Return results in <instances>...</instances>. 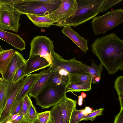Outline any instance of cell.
I'll return each mask as SVG.
<instances>
[{"label": "cell", "instance_id": "obj_40", "mask_svg": "<svg viewBox=\"0 0 123 123\" xmlns=\"http://www.w3.org/2000/svg\"><path fill=\"white\" fill-rule=\"evenodd\" d=\"M83 98H86V95L84 92H82L80 95Z\"/></svg>", "mask_w": 123, "mask_h": 123}, {"label": "cell", "instance_id": "obj_49", "mask_svg": "<svg viewBox=\"0 0 123 123\" xmlns=\"http://www.w3.org/2000/svg\"></svg>", "mask_w": 123, "mask_h": 123}, {"label": "cell", "instance_id": "obj_43", "mask_svg": "<svg viewBox=\"0 0 123 123\" xmlns=\"http://www.w3.org/2000/svg\"><path fill=\"white\" fill-rule=\"evenodd\" d=\"M33 123H39V121L37 120V119Z\"/></svg>", "mask_w": 123, "mask_h": 123}, {"label": "cell", "instance_id": "obj_45", "mask_svg": "<svg viewBox=\"0 0 123 123\" xmlns=\"http://www.w3.org/2000/svg\"><path fill=\"white\" fill-rule=\"evenodd\" d=\"M20 123H29L27 121L24 120L23 121H22V122Z\"/></svg>", "mask_w": 123, "mask_h": 123}, {"label": "cell", "instance_id": "obj_37", "mask_svg": "<svg viewBox=\"0 0 123 123\" xmlns=\"http://www.w3.org/2000/svg\"><path fill=\"white\" fill-rule=\"evenodd\" d=\"M24 120V116L22 112H21L17 117L14 120L12 121L13 123H20Z\"/></svg>", "mask_w": 123, "mask_h": 123}, {"label": "cell", "instance_id": "obj_23", "mask_svg": "<svg viewBox=\"0 0 123 123\" xmlns=\"http://www.w3.org/2000/svg\"><path fill=\"white\" fill-rule=\"evenodd\" d=\"M103 68V66L101 64L98 65L93 61H92L90 66L85 64L84 68L90 74L91 78L92 83L95 84V80L97 77L101 78V74Z\"/></svg>", "mask_w": 123, "mask_h": 123}, {"label": "cell", "instance_id": "obj_27", "mask_svg": "<svg viewBox=\"0 0 123 123\" xmlns=\"http://www.w3.org/2000/svg\"><path fill=\"white\" fill-rule=\"evenodd\" d=\"M91 86L80 85L75 84L69 82L66 86L65 92H80L87 91L91 89Z\"/></svg>", "mask_w": 123, "mask_h": 123}, {"label": "cell", "instance_id": "obj_13", "mask_svg": "<svg viewBox=\"0 0 123 123\" xmlns=\"http://www.w3.org/2000/svg\"><path fill=\"white\" fill-rule=\"evenodd\" d=\"M62 33L69 38L83 51L86 53L88 50L87 40L82 37L76 31L69 26L63 27L62 30Z\"/></svg>", "mask_w": 123, "mask_h": 123}, {"label": "cell", "instance_id": "obj_12", "mask_svg": "<svg viewBox=\"0 0 123 123\" xmlns=\"http://www.w3.org/2000/svg\"><path fill=\"white\" fill-rule=\"evenodd\" d=\"M26 60L22 54L16 51L7 70L2 78L8 81H12L14 76L18 70L25 64Z\"/></svg>", "mask_w": 123, "mask_h": 123}, {"label": "cell", "instance_id": "obj_24", "mask_svg": "<svg viewBox=\"0 0 123 123\" xmlns=\"http://www.w3.org/2000/svg\"><path fill=\"white\" fill-rule=\"evenodd\" d=\"M68 75H61L57 72L51 73L46 85L49 84L62 85L66 86L69 83Z\"/></svg>", "mask_w": 123, "mask_h": 123}, {"label": "cell", "instance_id": "obj_3", "mask_svg": "<svg viewBox=\"0 0 123 123\" xmlns=\"http://www.w3.org/2000/svg\"><path fill=\"white\" fill-rule=\"evenodd\" d=\"M66 87L52 84L46 85L35 98L37 105L42 109L54 106L66 96Z\"/></svg>", "mask_w": 123, "mask_h": 123}, {"label": "cell", "instance_id": "obj_39", "mask_svg": "<svg viewBox=\"0 0 123 123\" xmlns=\"http://www.w3.org/2000/svg\"><path fill=\"white\" fill-rule=\"evenodd\" d=\"M83 98L81 95L78 97V104L80 106H81L83 104Z\"/></svg>", "mask_w": 123, "mask_h": 123}, {"label": "cell", "instance_id": "obj_7", "mask_svg": "<svg viewBox=\"0 0 123 123\" xmlns=\"http://www.w3.org/2000/svg\"><path fill=\"white\" fill-rule=\"evenodd\" d=\"M29 55H38L52 63V54L55 51L54 45L50 39L46 36H37L31 40Z\"/></svg>", "mask_w": 123, "mask_h": 123}, {"label": "cell", "instance_id": "obj_34", "mask_svg": "<svg viewBox=\"0 0 123 123\" xmlns=\"http://www.w3.org/2000/svg\"><path fill=\"white\" fill-rule=\"evenodd\" d=\"M25 64L23 65L16 72L12 80L13 83L17 82L20 80L25 77L24 70Z\"/></svg>", "mask_w": 123, "mask_h": 123}, {"label": "cell", "instance_id": "obj_29", "mask_svg": "<svg viewBox=\"0 0 123 123\" xmlns=\"http://www.w3.org/2000/svg\"><path fill=\"white\" fill-rule=\"evenodd\" d=\"M84 116L83 109L78 110L75 109L71 115L69 123H78L82 120Z\"/></svg>", "mask_w": 123, "mask_h": 123}, {"label": "cell", "instance_id": "obj_9", "mask_svg": "<svg viewBox=\"0 0 123 123\" xmlns=\"http://www.w3.org/2000/svg\"><path fill=\"white\" fill-rule=\"evenodd\" d=\"M12 5L23 14L45 16L40 9L37 0H15Z\"/></svg>", "mask_w": 123, "mask_h": 123}, {"label": "cell", "instance_id": "obj_42", "mask_svg": "<svg viewBox=\"0 0 123 123\" xmlns=\"http://www.w3.org/2000/svg\"><path fill=\"white\" fill-rule=\"evenodd\" d=\"M4 50L0 45V53L2 52Z\"/></svg>", "mask_w": 123, "mask_h": 123}, {"label": "cell", "instance_id": "obj_41", "mask_svg": "<svg viewBox=\"0 0 123 123\" xmlns=\"http://www.w3.org/2000/svg\"><path fill=\"white\" fill-rule=\"evenodd\" d=\"M5 123H13V122L11 120H8Z\"/></svg>", "mask_w": 123, "mask_h": 123}, {"label": "cell", "instance_id": "obj_19", "mask_svg": "<svg viewBox=\"0 0 123 123\" xmlns=\"http://www.w3.org/2000/svg\"><path fill=\"white\" fill-rule=\"evenodd\" d=\"M69 83H72L80 85L91 86V78L88 72L69 74Z\"/></svg>", "mask_w": 123, "mask_h": 123}, {"label": "cell", "instance_id": "obj_11", "mask_svg": "<svg viewBox=\"0 0 123 123\" xmlns=\"http://www.w3.org/2000/svg\"><path fill=\"white\" fill-rule=\"evenodd\" d=\"M24 78L20 79L15 83L12 82L8 99L2 112L1 123L9 115L15 98L23 84Z\"/></svg>", "mask_w": 123, "mask_h": 123}, {"label": "cell", "instance_id": "obj_36", "mask_svg": "<svg viewBox=\"0 0 123 123\" xmlns=\"http://www.w3.org/2000/svg\"><path fill=\"white\" fill-rule=\"evenodd\" d=\"M114 123H123V109H121L119 113L116 116Z\"/></svg>", "mask_w": 123, "mask_h": 123}, {"label": "cell", "instance_id": "obj_15", "mask_svg": "<svg viewBox=\"0 0 123 123\" xmlns=\"http://www.w3.org/2000/svg\"><path fill=\"white\" fill-rule=\"evenodd\" d=\"M39 74L38 78L28 94L34 98L46 85L51 72L48 68L43 69Z\"/></svg>", "mask_w": 123, "mask_h": 123}, {"label": "cell", "instance_id": "obj_10", "mask_svg": "<svg viewBox=\"0 0 123 123\" xmlns=\"http://www.w3.org/2000/svg\"><path fill=\"white\" fill-rule=\"evenodd\" d=\"M24 70L25 76L36 71L49 67L50 64L45 58L38 55H29Z\"/></svg>", "mask_w": 123, "mask_h": 123}, {"label": "cell", "instance_id": "obj_32", "mask_svg": "<svg viewBox=\"0 0 123 123\" xmlns=\"http://www.w3.org/2000/svg\"><path fill=\"white\" fill-rule=\"evenodd\" d=\"M104 109V108H100L92 111L91 113L85 116H84L82 120H91L93 121L97 116L102 114V112Z\"/></svg>", "mask_w": 123, "mask_h": 123}, {"label": "cell", "instance_id": "obj_4", "mask_svg": "<svg viewBox=\"0 0 123 123\" xmlns=\"http://www.w3.org/2000/svg\"><path fill=\"white\" fill-rule=\"evenodd\" d=\"M123 22V9L119 8L95 17L91 22L94 34H105L108 30Z\"/></svg>", "mask_w": 123, "mask_h": 123}, {"label": "cell", "instance_id": "obj_20", "mask_svg": "<svg viewBox=\"0 0 123 123\" xmlns=\"http://www.w3.org/2000/svg\"><path fill=\"white\" fill-rule=\"evenodd\" d=\"M13 49L4 50L0 53V73L4 75L15 53Z\"/></svg>", "mask_w": 123, "mask_h": 123}, {"label": "cell", "instance_id": "obj_8", "mask_svg": "<svg viewBox=\"0 0 123 123\" xmlns=\"http://www.w3.org/2000/svg\"><path fill=\"white\" fill-rule=\"evenodd\" d=\"M77 5L76 0H61L59 6L48 17L56 23L63 21L75 14Z\"/></svg>", "mask_w": 123, "mask_h": 123}, {"label": "cell", "instance_id": "obj_31", "mask_svg": "<svg viewBox=\"0 0 123 123\" xmlns=\"http://www.w3.org/2000/svg\"><path fill=\"white\" fill-rule=\"evenodd\" d=\"M122 0H105L100 9L99 13L107 11L108 9Z\"/></svg>", "mask_w": 123, "mask_h": 123}, {"label": "cell", "instance_id": "obj_22", "mask_svg": "<svg viewBox=\"0 0 123 123\" xmlns=\"http://www.w3.org/2000/svg\"><path fill=\"white\" fill-rule=\"evenodd\" d=\"M12 82L2 78L0 87V110H3L5 106Z\"/></svg>", "mask_w": 123, "mask_h": 123}, {"label": "cell", "instance_id": "obj_1", "mask_svg": "<svg viewBox=\"0 0 123 123\" xmlns=\"http://www.w3.org/2000/svg\"><path fill=\"white\" fill-rule=\"evenodd\" d=\"M92 52L109 74L123 69V40L112 33L96 39L91 45Z\"/></svg>", "mask_w": 123, "mask_h": 123}, {"label": "cell", "instance_id": "obj_30", "mask_svg": "<svg viewBox=\"0 0 123 123\" xmlns=\"http://www.w3.org/2000/svg\"><path fill=\"white\" fill-rule=\"evenodd\" d=\"M32 103L30 97L28 95H26L23 98L21 110L24 115V121H25L29 108Z\"/></svg>", "mask_w": 123, "mask_h": 123}, {"label": "cell", "instance_id": "obj_48", "mask_svg": "<svg viewBox=\"0 0 123 123\" xmlns=\"http://www.w3.org/2000/svg\"></svg>", "mask_w": 123, "mask_h": 123}, {"label": "cell", "instance_id": "obj_38", "mask_svg": "<svg viewBox=\"0 0 123 123\" xmlns=\"http://www.w3.org/2000/svg\"><path fill=\"white\" fill-rule=\"evenodd\" d=\"M92 111V109L89 106H86L84 109H83L84 116H85L91 113Z\"/></svg>", "mask_w": 123, "mask_h": 123}, {"label": "cell", "instance_id": "obj_47", "mask_svg": "<svg viewBox=\"0 0 123 123\" xmlns=\"http://www.w3.org/2000/svg\"><path fill=\"white\" fill-rule=\"evenodd\" d=\"M48 123H52L51 121L49 120Z\"/></svg>", "mask_w": 123, "mask_h": 123}, {"label": "cell", "instance_id": "obj_14", "mask_svg": "<svg viewBox=\"0 0 123 123\" xmlns=\"http://www.w3.org/2000/svg\"><path fill=\"white\" fill-rule=\"evenodd\" d=\"M0 39L22 51L25 48L26 43L24 40L17 34L0 29Z\"/></svg>", "mask_w": 123, "mask_h": 123}, {"label": "cell", "instance_id": "obj_28", "mask_svg": "<svg viewBox=\"0 0 123 123\" xmlns=\"http://www.w3.org/2000/svg\"><path fill=\"white\" fill-rule=\"evenodd\" d=\"M38 113L32 103L29 109L25 121L29 123H33L37 119Z\"/></svg>", "mask_w": 123, "mask_h": 123}, {"label": "cell", "instance_id": "obj_5", "mask_svg": "<svg viewBox=\"0 0 123 123\" xmlns=\"http://www.w3.org/2000/svg\"><path fill=\"white\" fill-rule=\"evenodd\" d=\"M22 14L12 5L0 3V29L17 32L20 25V17Z\"/></svg>", "mask_w": 123, "mask_h": 123}, {"label": "cell", "instance_id": "obj_17", "mask_svg": "<svg viewBox=\"0 0 123 123\" xmlns=\"http://www.w3.org/2000/svg\"><path fill=\"white\" fill-rule=\"evenodd\" d=\"M39 75V73L30 74L26 76L24 79L23 85L18 92L14 102L21 100L26 95H28L38 78Z\"/></svg>", "mask_w": 123, "mask_h": 123}, {"label": "cell", "instance_id": "obj_18", "mask_svg": "<svg viewBox=\"0 0 123 123\" xmlns=\"http://www.w3.org/2000/svg\"><path fill=\"white\" fill-rule=\"evenodd\" d=\"M40 9L45 16L48 17L56 10L61 3V0H37Z\"/></svg>", "mask_w": 123, "mask_h": 123}, {"label": "cell", "instance_id": "obj_35", "mask_svg": "<svg viewBox=\"0 0 123 123\" xmlns=\"http://www.w3.org/2000/svg\"><path fill=\"white\" fill-rule=\"evenodd\" d=\"M23 100V99L17 102H14L9 114L14 115L20 113L22 110Z\"/></svg>", "mask_w": 123, "mask_h": 123}, {"label": "cell", "instance_id": "obj_44", "mask_svg": "<svg viewBox=\"0 0 123 123\" xmlns=\"http://www.w3.org/2000/svg\"><path fill=\"white\" fill-rule=\"evenodd\" d=\"M2 111V110H0V118Z\"/></svg>", "mask_w": 123, "mask_h": 123}, {"label": "cell", "instance_id": "obj_33", "mask_svg": "<svg viewBox=\"0 0 123 123\" xmlns=\"http://www.w3.org/2000/svg\"><path fill=\"white\" fill-rule=\"evenodd\" d=\"M50 111H47L38 113L37 119L39 123H48L50 120Z\"/></svg>", "mask_w": 123, "mask_h": 123}, {"label": "cell", "instance_id": "obj_21", "mask_svg": "<svg viewBox=\"0 0 123 123\" xmlns=\"http://www.w3.org/2000/svg\"><path fill=\"white\" fill-rule=\"evenodd\" d=\"M27 17L35 25L39 27L49 28L56 23L48 17L26 14Z\"/></svg>", "mask_w": 123, "mask_h": 123}, {"label": "cell", "instance_id": "obj_6", "mask_svg": "<svg viewBox=\"0 0 123 123\" xmlns=\"http://www.w3.org/2000/svg\"><path fill=\"white\" fill-rule=\"evenodd\" d=\"M84 65L85 64L75 57L65 59L54 51L52 55V63L48 68L51 72L62 69L69 74L79 73L87 72L84 68Z\"/></svg>", "mask_w": 123, "mask_h": 123}, {"label": "cell", "instance_id": "obj_46", "mask_svg": "<svg viewBox=\"0 0 123 123\" xmlns=\"http://www.w3.org/2000/svg\"><path fill=\"white\" fill-rule=\"evenodd\" d=\"M2 78H1L0 79V86L1 84V82L2 80Z\"/></svg>", "mask_w": 123, "mask_h": 123}, {"label": "cell", "instance_id": "obj_25", "mask_svg": "<svg viewBox=\"0 0 123 123\" xmlns=\"http://www.w3.org/2000/svg\"><path fill=\"white\" fill-rule=\"evenodd\" d=\"M50 111V120L52 123H64L59 103L53 106Z\"/></svg>", "mask_w": 123, "mask_h": 123}, {"label": "cell", "instance_id": "obj_2", "mask_svg": "<svg viewBox=\"0 0 123 123\" xmlns=\"http://www.w3.org/2000/svg\"><path fill=\"white\" fill-rule=\"evenodd\" d=\"M78 5L75 14L53 25L61 27H76L91 19L99 13L105 0H76Z\"/></svg>", "mask_w": 123, "mask_h": 123}, {"label": "cell", "instance_id": "obj_16", "mask_svg": "<svg viewBox=\"0 0 123 123\" xmlns=\"http://www.w3.org/2000/svg\"><path fill=\"white\" fill-rule=\"evenodd\" d=\"M64 123H69L70 117L75 109L77 101L65 97L59 103Z\"/></svg>", "mask_w": 123, "mask_h": 123}, {"label": "cell", "instance_id": "obj_26", "mask_svg": "<svg viewBox=\"0 0 123 123\" xmlns=\"http://www.w3.org/2000/svg\"><path fill=\"white\" fill-rule=\"evenodd\" d=\"M114 88L118 95L121 109H123V76L117 78L114 82Z\"/></svg>", "mask_w": 123, "mask_h": 123}]
</instances>
